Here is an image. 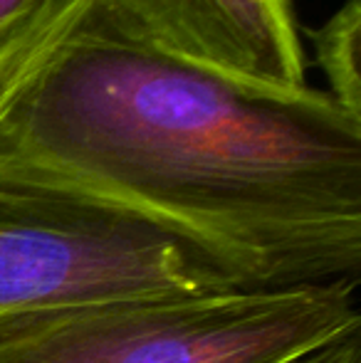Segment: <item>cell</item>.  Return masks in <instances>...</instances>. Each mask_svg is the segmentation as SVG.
Returning <instances> with one entry per match:
<instances>
[{
    "label": "cell",
    "mask_w": 361,
    "mask_h": 363,
    "mask_svg": "<svg viewBox=\"0 0 361 363\" xmlns=\"http://www.w3.org/2000/svg\"><path fill=\"white\" fill-rule=\"evenodd\" d=\"M292 363H361V341L359 339H347L337 341L332 346L314 351L309 356L292 361Z\"/></svg>",
    "instance_id": "obj_6"
},
{
    "label": "cell",
    "mask_w": 361,
    "mask_h": 363,
    "mask_svg": "<svg viewBox=\"0 0 361 363\" xmlns=\"http://www.w3.org/2000/svg\"><path fill=\"white\" fill-rule=\"evenodd\" d=\"M359 329V279L141 294L0 321V363H292Z\"/></svg>",
    "instance_id": "obj_2"
},
{
    "label": "cell",
    "mask_w": 361,
    "mask_h": 363,
    "mask_svg": "<svg viewBox=\"0 0 361 363\" xmlns=\"http://www.w3.org/2000/svg\"><path fill=\"white\" fill-rule=\"evenodd\" d=\"M231 287L252 284L146 220L0 183V321L96 299Z\"/></svg>",
    "instance_id": "obj_3"
},
{
    "label": "cell",
    "mask_w": 361,
    "mask_h": 363,
    "mask_svg": "<svg viewBox=\"0 0 361 363\" xmlns=\"http://www.w3.org/2000/svg\"><path fill=\"white\" fill-rule=\"evenodd\" d=\"M317 65L329 79L327 94L342 109L361 119V79H359V43H361V3L347 0L319 30H309Z\"/></svg>",
    "instance_id": "obj_5"
},
{
    "label": "cell",
    "mask_w": 361,
    "mask_h": 363,
    "mask_svg": "<svg viewBox=\"0 0 361 363\" xmlns=\"http://www.w3.org/2000/svg\"><path fill=\"white\" fill-rule=\"evenodd\" d=\"M121 38L238 89L297 96L307 60L289 0H89Z\"/></svg>",
    "instance_id": "obj_4"
},
{
    "label": "cell",
    "mask_w": 361,
    "mask_h": 363,
    "mask_svg": "<svg viewBox=\"0 0 361 363\" xmlns=\"http://www.w3.org/2000/svg\"><path fill=\"white\" fill-rule=\"evenodd\" d=\"M43 3L45 0H0V35H5L18 23H23Z\"/></svg>",
    "instance_id": "obj_7"
},
{
    "label": "cell",
    "mask_w": 361,
    "mask_h": 363,
    "mask_svg": "<svg viewBox=\"0 0 361 363\" xmlns=\"http://www.w3.org/2000/svg\"><path fill=\"white\" fill-rule=\"evenodd\" d=\"M0 183L146 220L245 284L359 279L361 119L139 48L89 0L0 35Z\"/></svg>",
    "instance_id": "obj_1"
}]
</instances>
